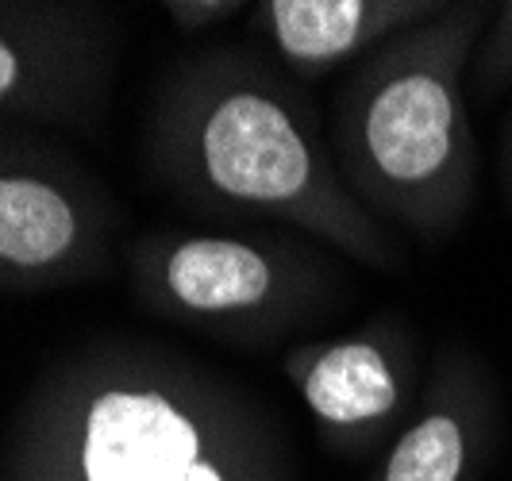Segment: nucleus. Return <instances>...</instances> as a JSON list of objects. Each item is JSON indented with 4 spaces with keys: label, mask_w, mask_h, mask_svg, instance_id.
Returning a JSON list of instances; mask_svg holds the SVG:
<instances>
[{
    "label": "nucleus",
    "mask_w": 512,
    "mask_h": 481,
    "mask_svg": "<svg viewBox=\"0 0 512 481\" xmlns=\"http://www.w3.org/2000/svg\"><path fill=\"white\" fill-rule=\"evenodd\" d=\"M501 189H505V204L512 212V108L501 127Z\"/></svg>",
    "instance_id": "obj_12"
},
{
    "label": "nucleus",
    "mask_w": 512,
    "mask_h": 481,
    "mask_svg": "<svg viewBox=\"0 0 512 481\" xmlns=\"http://www.w3.org/2000/svg\"><path fill=\"white\" fill-rule=\"evenodd\" d=\"M486 20V0H466L389 39L343 74L324 116L347 193L428 251L459 235L478 197L466 70Z\"/></svg>",
    "instance_id": "obj_3"
},
{
    "label": "nucleus",
    "mask_w": 512,
    "mask_h": 481,
    "mask_svg": "<svg viewBox=\"0 0 512 481\" xmlns=\"http://www.w3.org/2000/svg\"><path fill=\"white\" fill-rule=\"evenodd\" d=\"M0 481H301L251 385L139 335H93L27 381Z\"/></svg>",
    "instance_id": "obj_1"
},
{
    "label": "nucleus",
    "mask_w": 512,
    "mask_h": 481,
    "mask_svg": "<svg viewBox=\"0 0 512 481\" xmlns=\"http://www.w3.org/2000/svg\"><path fill=\"white\" fill-rule=\"evenodd\" d=\"M512 89V0L489 4L486 31L470 54L466 93L474 104H493Z\"/></svg>",
    "instance_id": "obj_10"
},
{
    "label": "nucleus",
    "mask_w": 512,
    "mask_h": 481,
    "mask_svg": "<svg viewBox=\"0 0 512 481\" xmlns=\"http://www.w3.org/2000/svg\"><path fill=\"white\" fill-rule=\"evenodd\" d=\"M339 254L308 235L251 224L151 228L124 251L143 312L228 347H278L343 297Z\"/></svg>",
    "instance_id": "obj_4"
},
{
    "label": "nucleus",
    "mask_w": 512,
    "mask_h": 481,
    "mask_svg": "<svg viewBox=\"0 0 512 481\" xmlns=\"http://www.w3.org/2000/svg\"><path fill=\"white\" fill-rule=\"evenodd\" d=\"M124 208L39 127L0 124V293H54L112 278Z\"/></svg>",
    "instance_id": "obj_5"
},
{
    "label": "nucleus",
    "mask_w": 512,
    "mask_h": 481,
    "mask_svg": "<svg viewBox=\"0 0 512 481\" xmlns=\"http://www.w3.org/2000/svg\"><path fill=\"white\" fill-rule=\"evenodd\" d=\"M282 374L328 455L378 458L412 420L428 370L409 320L378 312L339 335L289 343Z\"/></svg>",
    "instance_id": "obj_6"
},
{
    "label": "nucleus",
    "mask_w": 512,
    "mask_h": 481,
    "mask_svg": "<svg viewBox=\"0 0 512 481\" xmlns=\"http://www.w3.org/2000/svg\"><path fill=\"white\" fill-rule=\"evenodd\" d=\"M120 66V16L89 0H0V124L97 131Z\"/></svg>",
    "instance_id": "obj_7"
},
{
    "label": "nucleus",
    "mask_w": 512,
    "mask_h": 481,
    "mask_svg": "<svg viewBox=\"0 0 512 481\" xmlns=\"http://www.w3.org/2000/svg\"><path fill=\"white\" fill-rule=\"evenodd\" d=\"M139 154L147 178L208 224L297 231L378 274L409 270L401 235L347 193L308 85L262 47L181 54L151 89Z\"/></svg>",
    "instance_id": "obj_2"
},
{
    "label": "nucleus",
    "mask_w": 512,
    "mask_h": 481,
    "mask_svg": "<svg viewBox=\"0 0 512 481\" xmlns=\"http://www.w3.org/2000/svg\"><path fill=\"white\" fill-rule=\"evenodd\" d=\"M451 0H258L247 20L285 74L320 81L347 74L389 39L428 24Z\"/></svg>",
    "instance_id": "obj_9"
},
{
    "label": "nucleus",
    "mask_w": 512,
    "mask_h": 481,
    "mask_svg": "<svg viewBox=\"0 0 512 481\" xmlns=\"http://www.w3.org/2000/svg\"><path fill=\"white\" fill-rule=\"evenodd\" d=\"M501 435V385L470 343L432 351L412 420L374 458L366 481H486Z\"/></svg>",
    "instance_id": "obj_8"
},
{
    "label": "nucleus",
    "mask_w": 512,
    "mask_h": 481,
    "mask_svg": "<svg viewBox=\"0 0 512 481\" xmlns=\"http://www.w3.org/2000/svg\"><path fill=\"white\" fill-rule=\"evenodd\" d=\"M158 8L181 35H208L220 24H228L231 16L251 12V4L243 0H162Z\"/></svg>",
    "instance_id": "obj_11"
}]
</instances>
